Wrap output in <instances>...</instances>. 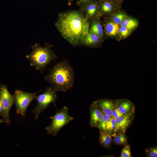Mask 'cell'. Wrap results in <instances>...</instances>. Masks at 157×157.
<instances>
[{"mask_svg": "<svg viewBox=\"0 0 157 157\" xmlns=\"http://www.w3.org/2000/svg\"><path fill=\"white\" fill-rule=\"evenodd\" d=\"M3 110V108L1 100L0 97V116H1Z\"/></svg>", "mask_w": 157, "mask_h": 157, "instance_id": "obj_28", "label": "cell"}, {"mask_svg": "<svg viewBox=\"0 0 157 157\" xmlns=\"http://www.w3.org/2000/svg\"><path fill=\"white\" fill-rule=\"evenodd\" d=\"M41 91L35 93H30L20 90H16L13 95L16 113L25 117L28 106L34 99L36 94Z\"/></svg>", "mask_w": 157, "mask_h": 157, "instance_id": "obj_6", "label": "cell"}, {"mask_svg": "<svg viewBox=\"0 0 157 157\" xmlns=\"http://www.w3.org/2000/svg\"><path fill=\"white\" fill-rule=\"evenodd\" d=\"M68 110V107L64 106L55 115L49 117L51 123L45 128L48 134L56 135L63 126L73 120L74 118L69 114Z\"/></svg>", "mask_w": 157, "mask_h": 157, "instance_id": "obj_4", "label": "cell"}, {"mask_svg": "<svg viewBox=\"0 0 157 157\" xmlns=\"http://www.w3.org/2000/svg\"><path fill=\"white\" fill-rule=\"evenodd\" d=\"M75 75L74 69L68 61L64 59L53 66L44 78L57 92H65L73 87Z\"/></svg>", "mask_w": 157, "mask_h": 157, "instance_id": "obj_2", "label": "cell"}, {"mask_svg": "<svg viewBox=\"0 0 157 157\" xmlns=\"http://www.w3.org/2000/svg\"><path fill=\"white\" fill-rule=\"evenodd\" d=\"M112 135L106 131H100L99 142L100 144L106 149H109L112 142Z\"/></svg>", "mask_w": 157, "mask_h": 157, "instance_id": "obj_16", "label": "cell"}, {"mask_svg": "<svg viewBox=\"0 0 157 157\" xmlns=\"http://www.w3.org/2000/svg\"><path fill=\"white\" fill-rule=\"evenodd\" d=\"M104 113L110 117L115 105V100L107 99H100L95 101Z\"/></svg>", "mask_w": 157, "mask_h": 157, "instance_id": "obj_12", "label": "cell"}, {"mask_svg": "<svg viewBox=\"0 0 157 157\" xmlns=\"http://www.w3.org/2000/svg\"><path fill=\"white\" fill-rule=\"evenodd\" d=\"M102 0H99V1H101Z\"/></svg>", "mask_w": 157, "mask_h": 157, "instance_id": "obj_32", "label": "cell"}, {"mask_svg": "<svg viewBox=\"0 0 157 157\" xmlns=\"http://www.w3.org/2000/svg\"><path fill=\"white\" fill-rule=\"evenodd\" d=\"M121 157H131V147L128 143L124 145V147L122 150Z\"/></svg>", "mask_w": 157, "mask_h": 157, "instance_id": "obj_22", "label": "cell"}, {"mask_svg": "<svg viewBox=\"0 0 157 157\" xmlns=\"http://www.w3.org/2000/svg\"><path fill=\"white\" fill-rule=\"evenodd\" d=\"M115 100L117 107L122 114L135 113V105L129 99H122Z\"/></svg>", "mask_w": 157, "mask_h": 157, "instance_id": "obj_11", "label": "cell"}, {"mask_svg": "<svg viewBox=\"0 0 157 157\" xmlns=\"http://www.w3.org/2000/svg\"><path fill=\"white\" fill-rule=\"evenodd\" d=\"M102 41V39L97 35L89 32L84 37L81 45L88 47H97L100 46Z\"/></svg>", "mask_w": 157, "mask_h": 157, "instance_id": "obj_13", "label": "cell"}, {"mask_svg": "<svg viewBox=\"0 0 157 157\" xmlns=\"http://www.w3.org/2000/svg\"><path fill=\"white\" fill-rule=\"evenodd\" d=\"M134 113L123 115L115 119L116 133H125L131 124L134 119Z\"/></svg>", "mask_w": 157, "mask_h": 157, "instance_id": "obj_10", "label": "cell"}, {"mask_svg": "<svg viewBox=\"0 0 157 157\" xmlns=\"http://www.w3.org/2000/svg\"><path fill=\"white\" fill-rule=\"evenodd\" d=\"M145 151L148 157H156L157 156L156 146L147 148L145 149Z\"/></svg>", "mask_w": 157, "mask_h": 157, "instance_id": "obj_24", "label": "cell"}, {"mask_svg": "<svg viewBox=\"0 0 157 157\" xmlns=\"http://www.w3.org/2000/svg\"><path fill=\"white\" fill-rule=\"evenodd\" d=\"M131 31L127 28L120 26L119 30V33L120 37L125 38L128 37L131 34Z\"/></svg>", "mask_w": 157, "mask_h": 157, "instance_id": "obj_23", "label": "cell"}, {"mask_svg": "<svg viewBox=\"0 0 157 157\" xmlns=\"http://www.w3.org/2000/svg\"><path fill=\"white\" fill-rule=\"evenodd\" d=\"M3 122H4V121L3 119H0V124Z\"/></svg>", "mask_w": 157, "mask_h": 157, "instance_id": "obj_30", "label": "cell"}, {"mask_svg": "<svg viewBox=\"0 0 157 157\" xmlns=\"http://www.w3.org/2000/svg\"><path fill=\"white\" fill-rule=\"evenodd\" d=\"M55 26L65 40L78 46L89 32L90 23L81 10H72L60 13Z\"/></svg>", "mask_w": 157, "mask_h": 157, "instance_id": "obj_1", "label": "cell"}, {"mask_svg": "<svg viewBox=\"0 0 157 157\" xmlns=\"http://www.w3.org/2000/svg\"><path fill=\"white\" fill-rule=\"evenodd\" d=\"M89 124L92 127H97L99 124L104 114L95 101L90 105Z\"/></svg>", "mask_w": 157, "mask_h": 157, "instance_id": "obj_9", "label": "cell"}, {"mask_svg": "<svg viewBox=\"0 0 157 157\" xmlns=\"http://www.w3.org/2000/svg\"><path fill=\"white\" fill-rule=\"evenodd\" d=\"M81 7V10L89 21L98 19L101 15L98 3L94 0H89Z\"/></svg>", "mask_w": 157, "mask_h": 157, "instance_id": "obj_8", "label": "cell"}, {"mask_svg": "<svg viewBox=\"0 0 157 157\" xmlns=\"http://www.w3.org/2000/svg\"><path fill=\"white\" fill-rule=\"evenodd\" d=\"M52 47L48 44L44 47L37 43L32 45V51L26 57L30 61L31 66L41 72L46 69L47 65L57 58L51 49Z\"/></svg>", "mask_w": 157, "mask_h": 157, "instance_id": "obj_3", "label": "cell"}, {"mask_svg": "<svg viewBox=\"0 0 157 157\" xmlns=\"http://www.w3.org/2000/svg\"><path fill=\"white\" fill-rule=\"evenodd\" d=\"M57 92L51 86L47 87L43 93L35 96L34 99L37 101V103L32 110L35 114V119H38L40 115L50 104L53 103L56 106L55 102L57 98Z\"/></svg>", "mask_w": 157, "mask_h": 157, "instance_id": "obj_5", "label": "cell"}, {"mask_svg": "<svg viewBox=\"0 0 157 157\" xmlns=\"http://www.w3.org/2000/svg\"><path fill=\"white\" fill-rule=\"evenodd\" d=\"M110 117L104 114L97 128L100 131H106L105 124L106 121L110 118Z\"/></svg>", "mask_w": 157, "mask_h": 157, "instance_id": "obj_25", "label": "cell"}, {"mask_svg": "<svg viewBox=\"0 0 157 157\" xmlns=\"http://www.w3.org/2000/svg\"><path fill=\"white\" fill-rule=\"evenodd\" d=\"M0 97L1 100L3 110L1 116L7 125L11 123L9 112L11 108L14 104L13 95L11 94L8 90L7 86L1 84L0 87Z\"/></svg>", "mask_w": 157, "mask_h": 157, "instance_id": "obj_7", "label": "cell"}, {"mask_svg": "<svg viewBox=\"0 0 157 157\" xmlns=\"http://www.w3.org/2000/svg\"><path fill=\"white\" fill-rule=\"evenodd\" d=\"M123 115V114L119 111L115 104V105L112 112V117L115 119L120 117Z\"/></svg>", "mask_w": 157, "mask_h": 157, "instance_id": "obj_26", "label": "cell"}, {"mask_svg": "<svg viewBox=\"0 0 157 157\" xmlns=\"http://www.w3.org/2000/svg\"><path fill=\"white\" fill-rule=\"evenodd\" d=\"M89 32L96 34L102 39L104 31L98 18L92 20L91 25L90 26Z\"/></svg>", "mask_w": 157, "mask_h": 157, "instance_id": "obj_15", "label": "cell"}, {"mask_svg": "<svg viewBox=\"0 0 157 157\" xmlns=\"http://www.w3.org/2000/svg\"><path fill=\"white\" fill-rule=\"evenodd\" d=\"M98 3L99 8L101 15L109 13L114 9V2L111 0H102Z\"/></svg>", "mask_w": 157, "mask_h": 157, "instance_id": "obj_14", "label": "cell"}, {"mask_svg": "<svg viewBox=\"0 0 157 157\" xmlns=\"http://www.w3.org/2000/svg\"><path fill=\"white\" fill-rule=\"evenodd\" d=\"M89 0H78L76 4L79 6L81 7L82 5L88 2Z\"/></svg>", "mask_w": 157, "mask_h": 157, "instance_id": "obj_27", "label": "cell"}, {"mask_svg": "<svg viewBox=\"0 0 157 157\" xmlns=\"http://www.w3.org/2000/svg\"><path fill=\"white\" fill-rule=\"evenodd\" d=\"M138 24V20L135 19L127 17L120 24L132 31L137 27Z\"/></svg>", "mask_w": 157, "mask_h": 157, "instance_id": "obj_18", "label": "cell"}, {"mask_svg": "<svg viewBox=\"0 0 157 157\" xmlns=\"http://www.w3.org/2000/svg\"><path fill=\"white\" fill-rule=\"evenodd\" d=\"M119 25L113 21L107 22L104 26V31L106 34L109 36H116L118 34Z\"/></svg>", "mask_w": 157, "mask_h": 157, "instance_id": "obj_17", "label": "cell"}, {"mask_svg": "<svg viewBox=\"0 0 157 157\" xmlns=\"http://www.w3.org/2000/svg\"><path fill=\"white\" fill-rule=\"evenodd\" d=\"M105 127L106 131L110 133L112 137L116 133L115 119L110 117L106 121Z\"/></svg>", "mask_w": 157, "mask_h": 157, "instance_id": "obj_19", "label": "cell"}, {"mask_svg": "<svg viewBox=\"0 0 157 157\" xmlns=\"http://www.w3.org/2000/svg\"><path fill=\"white\" fill-rule=\"evenodd\" d=\"M123 0H119V1H120V2H121V1H122Z\"/></svg>", "mask_w": 157, "mask_h": 157, "instance_id": "obj_31", "label": "cell"}, {"mask_svg": "<svg viewBox=\"0 0 157 157\" xmlns=\"http://www.w3.org/2000/svg\"><path fill=\"white\" fill-rule=\"evenodd\" d=\"M114 137V142L115 144L118 145H122L127 143L128 139L125 135V133L118 132L113 136Z\"/></svg>", "mask_w": 157, "mask_h": 157, "instance_id": "obj_20", "label": "cell"}, {"mask_svg": "<svg viewBox=\"0 0 157 157\" xmlns=\"http://www.w3.org/2000/svg\"><path fill=\"white\" fill-rule=\"evenodd\" d=\"M68 1V3L69 4H70L72 3L74 0H67Z\"/></svg>", "mask_w": 157, "mask_h": 157, "instance_id": "obj_29", "label": "cell"}, {"mask_svg": "<svg viewBox=\"0 0 157 157\" xmlns=\"http://www.w3.org/2000/svg\"><path fill=\"white\" fill-rule=\"evenodd\" d=\"M127 17V15L125 13L119 12L114 15L113 17L112 21L116 24L120 25Z\"/></svg>", "mask_w": 157, "mask_h": 157, "instance_id": "obj_21", "label": "cell"}, {"mask_svg": "<svg viewBox=\"0 0 157 157\" xmlns=\"http://www.w3.org/2000/svg\"></svg>", "mask_w": 157, "mask_h": 157, "instance_id": "obj_33", "label": "cell"}]
</instances>
